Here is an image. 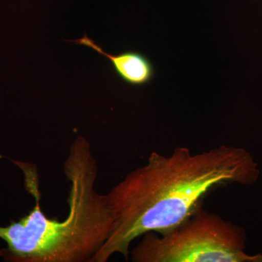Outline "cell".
Listing matches in <instances>:
<instances>
[{"label": "cell", "mask_w": 262, "mask_h": 262, "mask_svg": "<svg viewBox=\"0 0 262 262\" xmlns=\"http://www.w3.org/2000/svg\"><path fill=\"white\" fill-rule=\"evenodd\" d=\"M259 176L257 162L244 148L223 145L196 154L182 146L169 155L153 151L145 165L106 194L113 228L91 262H106L117 253L129 259L136 239L149 232H168L194 214L216 189L252 185Z\"/></svg>", "instance_id": "1"}, {"label": "cell", "mask_w": 262, "mask_h": 262, "mask_svg": "<svg viewBox=\"0 0 262 262\" xmlns=\"http://www.w3.org/2000/svg\"><path fill=\"white\" fill-rule=\"evenodd\" d=\"M13 162L24 172L35 205L17 222L0 227V238L7 244L0 256L11 262H91L111 234L114 216L107 196L96 189L97 161L89 141L78 136L63 164L70 188L68 214L63 220L42 211L35 165Z\"/></svg>", "instance_id": "2"}, {"label": "cell", "mask_w": 262, "mask_h": 262, "mask_svg": "<svg viewBox=\"0 0 262 262\" xmlns=\"http://www.w3.org/2000/svg\"><path fill=\"white\" fill-rule=\"evenodd\" d=\"M141 237L133 262H251L246 229L203 206L168 232Z\"/></svg>", "instance_id": "3"}, {"label": "cell", "mask_w": 262, "mask_h": 262, "mask_svg": "<svg viewBox=\"0 0 262 262\" xmlns=\"http://www.w3.org/2000/svg\"><path fill=\"white\" fill-rule=\"evenodd\" d=\"M70 42L86 46L101 56L107 58L117 76L131 86L141 87L149 84L154 78V66L142 53L130 51L122 52L117 55L108 54L87 34H84L80 39L70 40Z\"/></svg>", "instance_id": "4"}, {"label": "cell", "mask_w": 262, "mask_h": 262, "mask_svg": "<svg viewBox=\"0 0 262 262\" xmlns=\"http://www.w3.org/2000/svg\"><path fill=\"white\" fill-rule=\"evenodd\" d=\"M251 262H262L261 253H257V254L251 255Z\"/></svg>", "instance_id": "5"}, {"label": "cell", "mask_w": 262, "mask_h": 262, "mask_svg": "<svg viewBox=\"0 0 262 262\" xmlns=\"http://www.w3.org/2000/svg\"><path fill=\"white\" fill-rule=\"evenodd\" d=\"M257 1H262V0H257Z\"/></svg>", "instance_id": "6"}]
</instances>
